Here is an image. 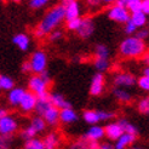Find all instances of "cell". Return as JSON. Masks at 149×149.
<instances>
[{
	"instance_id": "cell-1",
	"label": "cell",
	"mask_w": 149,
	"mask_h": 149,
	"mask_svg": "<svg viewBox=\"0 0 149 149\" xmlns=\"http://www.w3.org/2000/svg\"><path fill=\"white\" fill-rule=\"evenodd\" d=\"M63 21H64L63 4H58V5L52 6L45 13V16L42 17L41 22L34 29V35L38 39L45 38L51 32H54L55 29H57V27L61 24Z\"/></svg>"
},
{
	"instance_id": "cell-2",
	"label": "cell",
	"mask_w": 149,
	"mask_h": 149,
	"mask_svg": "<svg viewBox=\"0 0 149 149\" xmlns=\"http://www.w3.org/2000/svg\"><path fill=\"white\" fill-rule=\"evenodd\" d=\"M120 55L126 58H139L146 55L147 52V45L146 41H142L137 39L135 35L127 36L124 39L119 46Z\"/></svg>"
},
{
	"instance_id": "cell-3",
	"label": "cell",
	"mask_w": 149,
	"mask_h": 149,
	"mask_svg": "<svg viewBox=\"0 0 149 149\" xmlns=\"http://www.w3.org/2000/svg\"><path fill=\"white\" fill-rule=\"evenodd\" d=\"M29 64H31V70L32 73H34L35 75H39L42 72L46 70L47 67V56L45 54V51L42 50H36L34 51L31 59H29Z\"/></svg>"
},
{
	"instance_id": "cell-4",
	"label": "cell",
	"mask_w": 149,
	"mask_h": 149,
	"mask_svg": "<svg viewBox=\"0 0 149 149\" xmlns=\"http://www.w3.org/2000/svg\"><path fill=\"white\" fill-rule=\"evenodd\" d=\"M49 85L46 81H44L40 75H32L28 80V87L32 93H34L36 97H40L42 95L49 93Z\"/></svg>"
},
{
	"instance_id": "cell-5",
	"label": "cell",
	"mask_w": 149,
	"mask_h": 149,
	"mask_svg": "<svg viewBox=\"0 0 149 149\" xmlns=\"http://www.w3.org/2000/svg\"><path fill=\"white\" fill-rule=\"evenodd\" d=\"M18 130L17 120L12 115L7 114L0 119V136L12 137L13 133Z\"/></svg>"
},
{
	"instance_id": "cell-6",
	"label": "cell",
	"mask_w": 149,
	"mask_h": 149,
	"mask_svg": "<svg viewBox=\"0 0 149 149\" xmlns=\"http://www.w3.org/2000/svg\"><path fill=\"white\" fill-rule=\"evenodd\" d=\"M108 17L111 21L118 22V23L126 24L130 21V12L127 11L126 7H123V6H119V5L114 4V5H111L109 7V10H108Z\"/></svg>"
},
{
	"instance_id": "cell-7",
	"label": "cell",
	"mask_w": 149,
	"mask_h": 149,
	"mask_svg": "<svg viewBox=\"0 0 149 149\" xmlns=\"http://www.w3.org/2000/svg\"><path fill=\"white\" fill-rule=\"evenodd\" d=\"M95 29H96V24H95L93 18L92 17H84V18H81L80 26L78 28L77 33L81 39H88L93 35Z\"/></svg>"
},
{
	"instance_id": "cell-8",
	"label": "cell",
	"mask_w": 149,
	"mask_h": 149,
	"mask_svg": "<svg viewBox=\"0 0 149 149\" xmlns=\"http://www.w3.org/2000/svg\"><path fill=\"white\" fill-rule=\"evenodd\" d=\"M113 84L119 88L131 87L136 84V77L131 73H116L113 78Z\"/></svg>"
},
{
	"instance_id": "cell-9",
	"label": "cell",
	"mask_w": 149,
	"mask_h": 149,
	"mask_svg": "<svg viewBox=\"0 0 149 149\" xmlns=\"http://www.w3.org/2000/svg\"><path fill=\"white\" fill-rule=\"evenodd\" d=\"M64 6V21H72L75 18H80V5L78 1H74V0H69V1H64L63 3Z\"/></svg>"
},
{
	"instance_id": "cell-10",
	"label": "cell",
	"mask_w": 149,
	"mask_h": 149,
	"mask_svg": "<svg viewBox=\"0 0 149 149\" xmlns=\"http://www.w3.org/2000/svg\"><path fill=\"white\" fill-rule=\"evenodd\" d=\"M35 104H36V96L31 91H26L18 107L23 113H32V111H34Z\"/></svg>"
},
{
	"instance_id": "cell-11",
	"label": "cell",
	"mask_w": 149,
	"mask_h": 149,
	"mask_svg": "<svg viewBox=\"0 0 149 149\" xmlns=\"http://www.w3.org/2000/svg\"><path fill=\"white\" fill-rule=\"evenodd\" d=\"M104 86H106V79L104 75L101 73H96L92 81H91V86H90V95L92 96H100L103 93Z\"/></svg>"
},
{
	"instance_id": "cell-12",
	"label": "cell",
	"mask_w": 149,
	"mask_h": 149,
	"mask_svg": "<svg viewBox=\"0 0 149 149\" xmlns=\"http://www.w3.org/2000/svg\"><path fill=\"white\" fill-rule=\"evenodd\" d=\"M52 106L50 102V92L46 95H42L40 97H36V104L34 111L36 113V116H42L45 114V111Z\"/></svg>"
},
{
	"instance_id": "cell-13",
	"label": "cell",
	"mask_w": 149,
	"mask_h": 149,
	"mask_svg": "<svg viewBox=\"0 0 149 149\" xmlns=\"http://www.w3.org/2000/svg\"><path fill=\"white\" fill-rule=\"evenodd\" d=\"M83 137L87 141H92V142H100L104 137V127L101 125H93L87 130Z\"/></svg>"
},
{
	"instance_id": "cell-14",
	"label": "cell",
	"mask_w": 149,
	"mask_h": 149,
	"mask_svg": "<svg viewBox=\"0 0 149 149\" xmlns=\"http://www.w3.org/2000/svg\"><path fill=\"white\" fill-rule=\"evenodd\" d=\"M123 129L120 127V125L116 123H109L104 126V136H107L108 139L110 141H116L119 137L123 135Z\"/></svg>"
},
{
	"instance_id": "cell-15",
	"label": "cell",
	"mask_w": 149,
	"mask_h": 149,
	"mask_svg": "<svg viewBox=\"0 0 149 149\" xmlns=\"http://www.w3.org/2000/svg\"><path fill=\"white\" fill-rule=\"evenodd\" d=\"M50 102H51V104H52V107L57 108L58 110L67 109V108H72L70 103L67 101V98L64 97L63 95L58 93V92L50 93Z\"/></svg>"
},
{
	"instance_id": "cell-16",
	"label": "cell",
	"mask_w": 149,
	"mask_h": 149,
	"mask_svg": "<svg viewBox=\"0 0 149 149\" xmlns=\"http://www.w3.org/2000/svg\"><path fill=\"white\" fill-rule=\"evenodd\" d=\"M12 42L16 45L21 51H23V52H26V51H28L29 50V47H31V38L27 35V34H24V33H18V34H16L12 38Z\"/></svg>"
},
{
	"instance_id": "cell-17",
	"label": "cell",
	"mask_w": 149,
	"mask_h": 149,
	"mask_svg": "<svg viewBox=\"0 0 149 149\" xmlns=\"http://www.w3.org/2000/svg\"><path fill=\"white\" fill-rule=\"evenodd\" d=\"M136 136H132V135H129V133H123V135L119 137L115 143L113 144L114 146V149H127L129 147H131L136 141Z\"/></svg>"
},
{
	"instance_id": "cell-18",
	"label": "cell",
	"mask_w": 149,
	"mask_h": 149,
	"mask_svg": "<svg viewBox=\"0 0 149 149\" xmlns=\"http://www.w3.org/2000/svg\"><path fill=\"white\" fill-rule=\"evenodd\" d=\"M79 119V115L73 108H67L59 110V121L63 124H73L77 123Z\"/></svg>"
},
{
	"instance_id": "cell-19",
	"label": "cell",
	"mask_w": 149,
	"mask_h": 149,
	"mask_svg": "<svg viewBox=\"0 0 149 149\" xmlns=\"http://www.w3.org/2000/svg\"><path fill=\"white\" fill-rule=\"evenodd\" d=\"M24 92H26V90L23 87H13L12 90L9 91V95H7V101H9V103L11 104L12 107H18Z\"/></svg>"
},
{
	"instance_id": "cell-20",
	"label": "cell",
	"mask_w": 149,
	"mask_h": 149,
	"mask_svg": "<svg viewBox=\"0 0 149 149\" xmlns=\"http://www.w3.org/2000/svg\"><path fill=\"white\" fill-rule=\"evenodd\" d=\"M44 119V121L46 123V125H50V126H55L59 123V110L55 107H50L46 111L45 114L41 116Z\"/></svg>"
},
{
	"instance_id": "cell-21",
	"label": "cell",
	"mask_w": 149,
	"mask_h": 149,
	"mask_svg": "<svg viewBox=\"0 0 149 149\" xmlns=\"http://www.w3.org/2000/svg\"><path fill=\"white\" fill-rule=\"evenodd\" d=\"M98 144V142H92V141H87L84 137H81L80 139L70 143L68 149H97Z\"/></svg>"
},
{
	"instance_id": "cell-22",
	"label": "cell",
	"mask_w": 149,
	"mask_h": 149,
	"mask_svg": "<svg viewBox=\"0 0 149 149\" xmlns=\"http://www.w3.org/2000/svg\"><path fill=\"white\" fill-rule=\"evenodd\" d=\"M59 136L56 132H50L49 135H46V137L42 139L44 143V148L45 149H57V147L59 146Z\"/></svg>"
},
{
	"instance_id": "cell-23",
	"label": "cell",
	"mask_w": 149,
	"mask_h": 149,
	"mask_svg": "<svg viewBox=\"0 0 149 149\" xmlns=\"http://www.w3.org/2000/svg\"><path fill=\"white\" fill-rule=\"evenodd\" d=\"M147 17L143 12H135V13H131L130 15V22L133 23L136 26L137 29H141V28H144L146 24H147Z\"/></svg>"
},
{
	"instance_id": "cell-24",
	"label": "cell",
	"mask_w": 149,
	"mask_h": 149,
	"mask_svg": "<svg viewBox=\"0 0 149 149\" xmlns=\"http://www.w3.org/2000/svg\"><path fill=\"white\" fill-rule=\"evenodd\" d=\"M118 124L120 125V127L123 129V132L124 133H129V135H132V136H138V129L136 125H133L132 123H130L129 120L126 119H120L118 121Z\"/></svg>"
},
{
	"instance_id": "cell-25",
	"label": "cell",
	"mask_w": 149,
	"mask_h": 149,
	"mask_svg": "<svg viewBox=\"0 0 149 149\" xmlns=\"http://www.w3.org/2000/svg\"><path fill=\"white\" fill-rule=\"evenodd\" d=\"M83 119L86 124H90L91 126L98 125L100 124V118H98V110L95 109H88L83 113Z\"/></svg>"
},
{
	"instance_id": "cell-26",
	"label": "cell",
	"mask_w": 149,
	"mask_h": 149,
	"mask_svg": "<svg viewBox=\"0 0 149 149\" xmlns=\"http://www.w3.org/2000/svg\"><path fill=\"white\" fill-rule=\"evenodd\" d=\"M113 95L115 96V98L121 102V103H130L132 101V96L129 91H126L125 88H119V87H114L113 88Z\"/></svg>"
},
{
	"instance_id": "cell-27",
	"label": "cell",
	"mask_w": 149,
	"mask_h": 149,
	"mask_svg": "<svg viewBox=\"0 0 149 149\" xmlns=\"http://www.w3.org/2000/svg\"><path fill=\"white\" fill-rule=\"evenodd\" d=\"M29 126L36 132V133H40L42 131H45L46 129V123L44 121V119L41 116H34L32 120H31V124H29Z\"/></svg>"
},
{
	"instance_id": "cell-28",
	"label": "cell",
	"mask_w": 149,
	"mask_h": 149,
	"mask_svg": "<svg viewBox=\"0 0 149 149\" xmlns=\"http://www.w3.org/2000/svg\"><path fill=\"white\" fill-rule=\"evenodd\" d=\"M95 58L109 59V49L104 44H97L95 47Z\"/></svg>"
},
{
	"instance_id": "cell-29",
	"label": "cell",
	"mask_w": 149,
	"mask_h": 149,
	"mask_svg": "<svg viewBox=\"0 0 149 149\" xmlns=\"http://www.w3.org/2000/svg\"><path fill=\"white\" fill-rule=\"evenodd\" d=\"M15 87V81L7 75H0V90L10 91Z\"/></svg>"
},
{
	"instance_id": "cell-30",
	"label": "cell",
	"mask_w": 149,
	"mask_h": 149,
	"mask_svg": "<svg viewBox=\"0 0 149 149\" xmlns=\"http://www.w3.org/2000/svg\"><path fill=\"white\" fill-rule=\"evenodd\" d=\"M93 65H95L96 70H97L98 73L103 74V72H106V70L109 69L110 61H109V59H100V58H95Z\"/></svg>"
},
{
	"instance_id": "cell-31",
	"label": "cell",
	"mask_w": 149,
	"mask_h": 149,
	"mask_svg": "<svg viewBox=\"0 0 149 149\" xmlns=\"http://www.w3.org/2000/svg\"><path fill=\"white\" fill-rule=\"evenodd\" d=\"M23 149H45V148H44L42 139L35 137V138L26 141L24 146H23Z\"/></svg>"
},
{
	"instance_id": "cell-32",
	"label": "cell",
	"mask_w": 149,
	"mask_h": 149,
	"mask_svg": "<svg viewBox=\"0 0 149 149\" xmlns=\"http://www.w3.org/2000/svg\"><path fill=\"white\" fill-rule=\"evenodd\" d=\"M141 5H142V0H127L126 9H127V11L131 15V13H135V12H139Z\"/></svg>"
},
{
	"instance_id": "cell-33",
	"label": "cell",
	"mask_w": 149,
	"mask_h": 149,
	"mask_svg": "<svg viewBox=\"0 0 149 149\" xmlns=\"http://www.w3.org/2000/svg\"><path fill=\"white\" fill-rule=\"evenodd\" d=\"M35 136H36V132L31 127V126H26V127L22 130V132H21V137L23 138L24 141H28V139H32V138H35Z\"/></svg>"
},
{
	"instance_id": "cell-34",
	"label": "cell",
	"mask_w": 149,
	"mask_h": 149,
	"mask_svg": "<svg viewBox=\"0 0 149 149\" xmlns=\"http://www.w3.org/2000/svg\"><path fill=\"white\" fill-rule=\"evenodd\" d=\"M98 118H100V123L108 121L115 118V113L110 110H98Z\"/></svg>"
},
{
	"instance_id": "cell-35",
	"label": "cell",
	"mask_w": 149,
	"mask_h": 149,
	"mask_svg": "<svg viewBox=\"0 0 149 149\" xmlns=\"http://www.w3.org/2000/svg\"><path fill=\"white\" fill-rule=\"evenodd\" d=\"M138 110H139V113L146 114V115L149 113V98L148 97H144L138 102Z\"/></svg>"
},
{
	"instance_id": "cell-36",
	"label": "cell",
	"mask_w": 149,
	"mask_h": 149,
	"mask_svg": "<svg viewBox=\"0 0 149 149\" xmlns=\"http://www.w3.org/2000/svg\"><path fill=\"white\" fill-rule=\"evenodd\" d=\"M49 4L47 0H31L29 1V7H32L33 10H40L42 7H45Z\"/></svg>"
},
{
	"instance_id": "cell-37",
	"label": "cell",
	"mask_w": 149,
	"mask_h": 149,
	"mask_svg": "<svg viewBox=\"0 0 149 149\" xmlns=\"http://www.w3.org/2000/svg\"><path fill=\"white\" fill-rule=\"evenodd\" d=\"M47 36H49V40L51 42H57L58 40H61L63 38V32L61 31V29H55V31L51 32Z\"/></svg>"
},
{
	"instance_id": "cell-38",
	"label": "cell",
	"mask_w": 149,
	"mask_h": 149,
	"mask_svg": "<svg viewBox=\"0 0 149 149\" xmlns=\"http://www.w3.org/2000/svg\"><path fill=\"white\" fill-rule=\"evenodd\" d=\"M80 22H81V17L68 21L67 22V24H65V27H67V29H69V31H72V32H77L79 26H80Z\"/></svg>"
},
{
	"instance_id": "cell-39",
	"label": "cell",
	"mask_w": 149,
	"mask_h": 149,
	"mask_svg": "<svg viewBox=\"0 0 149 149\" xmlns=\"http://www.w3.org/2000/svg\"><path fill=\"white\" fill-rule=\"evenodd\" d=\"M13 137L0 136V149H10Z\"/></svg>"
},
{
	"instance_id": "cell-40",
	"label": "cell",
	"mask_w": 149,
	"mask_h": 149,
	"mask_svg": "<svg viewBox=\"0 0 149 149\" xmlns=\"http://www.w3.org/2000/svg\"><path fill=\"white\" fill-rule=\"evenodd\" d=\"M136 83L138 84V86L142 88V90H144V91H149V77H144V75H142L141 77Z\"/></svg>"
},
{
	"instance_id": "cell-41",
	"label": "cell",
	"mask_w": 149,
	"mask_h": 149,
	"mask_svg": "<svg viewBox=\"0 0 149 149\" xmlns=\"http://www.w3.org/2000/svg\"><path fill=\"white\" fill-rule=\"evenodd\" d=\"M135 34H136L135 36H136L137 39L142 40V41H146L148 39V36H149V31H148L147 28H141V29H138V31Z\"/></svg>"
},
{
	"instance_id": "cell-42",
	"label": "cell",
	"mask_w": 149,
	"mask_h": 149,
	"mask_svg": "<svg viewBox=\"0 0 149 149\" xmlns=\"http://www.w3.org/2000/svg\"><path fill=\"white\" fill-rule=\"evenodd\" d=\"M137 31H138V29L136 28V26L133 24V23H131L130 21H129L127 23L125 24V27H124V32L127 34V35H130V36H132V34H135Z\"/></svg>"
},
{
	"instance_id": "cell-43",
	"label": "cell",
	"mask_w": 149,
	"mask_h": 149,
	"mask_svg": "<svg viewBox=\"0 0 149 149\" xmlns=\"http://www.w3.org/2000/svg\"><path fill=\"white\" fill-rule=\"evenodd\" d=\"M141 12H143L146 16L149 15V0H143L141 5Z\"/></svg>"
},
{
	"instance_id": "cell-44",
	"label": "cell",
	"mask_w": 149,
	"mask_h": 149,
	"mask_svg": "<svg viewBox=\"0 0 149 149\" xmlns=\"http://www.w3.org/2000/svg\"><path fill=\"white\" fill-rule=\"evenodd\" d=\"M21 70L23 72V73H31V72H32V70H31V64H29L28 61L22 63V65H21Z\"/></svg>"
},
{
	"instance_id": "cell-45",
	"label": "cell",
	"mask_w": 149,
	"mask_h": 149,
	"mask_svg": "<svg viewBox=\"0 0 149 149\" xmlns=\"http://www.w3.org/2000/svg\"><path fill=\"white\" fill-rule=\"evenodd\" d=\"M97 149H114V146L111 144L110 142H103V143L98 144Z\"/></svg>"
},
{
	"instance_id": "cell-46",
	"label": "cell",
	"mask_w": 149,
	"mask_h": 149,
	"mask_svg": "<svg viewBox=\"0 0 149 149\" xmlns=\"http://www.w3.org/2000/svg\"><path fill=\"white\" fill-rule=\"evenodd\" d=\"M9 113H7V110L5 109V108H0V119L1 118H4L5 115H7Z\"/></svg>"
},
{
	"instance_id": "cell-47",
	"label": "cell",
	"mask_w": 149,
	"mask_h": 149,
	"mask_svg": "<svg viewBox=\"0 0 149 149\" xmlns=\"http://www.w3.org/2000/svg\"><path fill=\"white\" fill-rule=\"evenodd\" d=\"M143 75L144 77H149V68H148V67L143 69Z\"/></svg>"
},
{
	"instance_id": "cell-48",
	"label": "cell",
	"mask_w": 149,
	"mask_h": 149,
	"mask_svg": "<svg viewBox=\"0 0 149 149\" xmlns=\"http://www.w3.org/2000/svg\"><path fill=\"white\" fill-rule=\"evenodd\" d=\"M130 149H146L144 147H141V146H132Z\"/></svg>"
}]
</instances>
